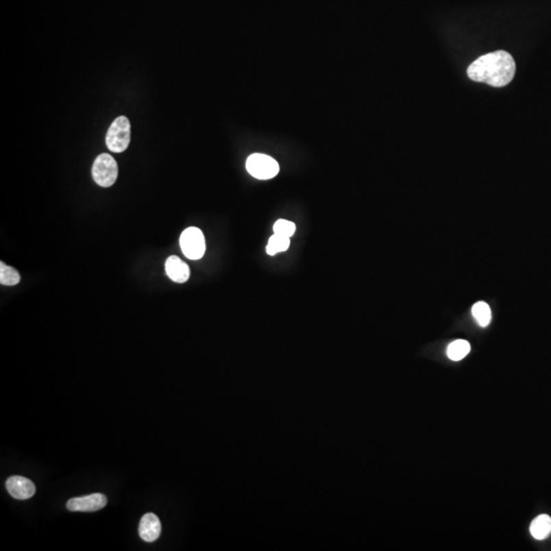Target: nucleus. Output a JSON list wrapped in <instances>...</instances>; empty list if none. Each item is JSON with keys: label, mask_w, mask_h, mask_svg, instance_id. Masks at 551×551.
Masks as SVG:
<instances>
[{"label": "nucleus", "mask_w": 551, "mask_h": 551, "mask_svg": "<svg viewBox=\"0 0 551 551\" xmlns=\"http://www.w3.org/2000/svg\"><path fill=\"white\" fill-rule=\"evenodd\" d=\"M130 139V122L126 117H119L112 122L106 133V146L110 151L121 154L128 148Z\"/></svg>", "instance_id": "nucleus-2"}, {"label": "nucleus", "mask_w": 551, "mask_h": 551, "mask_svg": "<svg viewBox=\"0 0 551 551\" xmlns=\"http://www.w3.org/2000/svg\"><path fill=\"white\" fill-rule=\"evenodd\" d=\"M531 535L535 539H546L551 534V517L548 515H540L533 519L530 526Z\"/></svg>", "instance_id": "nucleus-10"}, {"label": "nucleus", "mask_w": 551, "mask_h": 551, "mask_svg": "<svg viewBox=\"0 0 551 551\" xmlns=\"http://www.w3.org/2000/svg\"><path fill=\"white\" fill-rule=\"evenodd\" d=\"M166 272L172 281L185 283L190 277V269L178 256H173L167 260Z\"/></svg>", "instance_id": "nucleus-9"}, {"label": "nucleus", "mask_w": 551, "mask_h": 551, "mask_svg": "<svg viewBox=\"0 0 551 551\" xmlns=\"http://www.w3.org/2000/svg\"><path fill=\"white\" fill-rule=\"evenodd\" d=\"M118 175V164L110 154H100L94 160L92 177L97 185L101 187H110L116 183Z\"/></svg>", "instance_id": "nucleus-3"}, {"label": "nucleus", "mask_w": 551, "mask_h": 551, "mask_svg": "<svg viewBox=\"0 0 551 551\" xmlns=\"http://www.w3.org/2000/svg\"><path fill=\"white\" fill-rule=\"evenodd\" d=\"M469 352H471V345H469V342L459 339L452 342L448 345L446 354H448V356L450 360L458 362V360L465 358L469 354Z\"/></svg>", "instance_id": "nucleus-11"}, {"label": "nucleus", "mask_w": 551, "mask_h": 551, "mask_svg": "<svg viewBox=\"0 0 551 551\" xmlns=\"http://www.w3.org/2000/svg\"><path fill=\"white\" fill-rule=\"evenodd\" d=\"M162 533V524L158 515L152 513H146L142 517L139 524V535L146 542H154Z\"/></svg>", "instance_id": "nucleus-8"}, {"label": "nucleus", "mask_w": 551, "mask_h": 551, "mask_svg": "<svg viewBox=\"0 0 551 551\" xmlns=\"http://www.w3.org/2000/svg\"><path fill=\"white\" fill-rule=\"evenodd\" d=\"M289 246L290 238L274 234L269 240V243L266 248L267 254L269 256H275L279 252H286L289 248Z\"/></svg>", "instance_id": "nucleus-13"}, {"label": "nucleus", "mask_w": 551, "mask_h": 551, "mask_svg": "<svg viewBox=\"0 0 551 551\" xmlns=\"http://www.w3.org/2000/svg\"><path fill=\"white\" fill-rule=\"evenodd\" d=\"M295 224L290 222V221L279 220L274 225L275 234L285 236V237L288 238H291L293 236V234L295 233Z\"/></svg>", "instance_id": "nucleus-15"}, {"label": "nucleus", "mask_w": 551, "mask_h": 551, "mask_svg": "<svg viewBox=\"0 0 551 551\" xmlns=\"http://www.w3.org/2000/svg\"><path fill=\"white\" fill-rule=\"evenodd\" d=\"M21 276L16 269L0 262V283L4 286H14L20 283Z\"/></svg>", "instance_id": "nucleus-14"}, {"label": "nucleus", "mask_w": 551, "mask_h": 551, "mask_svg": "<svg viewBox=\"0 0 551 551\" xmlns=\"http://www.w3.org/2000/svg\"><path fill=\"white\" fill-rule=\"evenodd\" d=\"M472 314L481 327H487L491 321V310L486 302H479L474 304Z\"/></svg>", "instance_id": "nucleus-12"}, {"label": "nucleus", "mask_w": 551, "mask_h": 551, "mask_svg": "<svg viewBox=\"0 0 551 551\" xmlns=\"http://www.w3.org/2000/svg\"><path fill=\"white\" fill-rule=\"evenodd\" d=\"M180 246L186 258L200 260L206 252V240L201 230L195 227L186 229L180 237Z\"/></svg>", "instance_id": "nucleus-5"}, {"label": "nucleus", "mask_w": 551, "mask_h": 551, "mask_svg": "<svg viewBox=\"0 0 551 551\" xmlns=\"http://www.w3.org/2000/svg\"><path fill=\"white\" fill-rule=\"evenodd\" d=\"M246 170L258 180H269L277 176L279 164L267 154H254L246 160Z\"/></svg>", "instance_id": "nucleus-4"}, {"label": "nucleus", "mask_w": 551, "mask_h": 551, "mask_svg": "<svg viewBox=\"0 0 551 551\" xmlns=\"http://www.w3.org/2000/svg\"><path fill=\"white\" fill-rule=\"evenodd\" d=\"M5 486L8 493L16 500H29L36 492L34 483L22 476H12L8 478Z\"/></svg>", "instance_id": "nucleus-7"}, {"label": "nucleus", "mask_w": 551, "mask_h": 551, "mask_svg": "<svg viewBox=\"0 0 551 551\" xmlns=\"http://www.w3.org/2000/svg\"><path fill=\"white\" fill-rule=\"evenodd\" d=\"M106 504L108 498L104 494L94 493L72 498L66 502V507L71 511H96L103 509Z\"/></svg>", "instance_id": "nucleus-6"}, {"label": "nucleus", "mask_w": 551, "mask_h": 551, "mask_svg": "<svg viewBox=\"0 0 551 551\" xmlns=\"http://www.w3.org/2000/svg\"><path fill=\"white\" fill-rule=\"evenodd\" d=\"M515 74V60L504 50L482 56L467 69V76L471 80L486 83L492 87L506 86Z\"/></svg>", "instance_id": "nucleus-1"}]
</instances>
